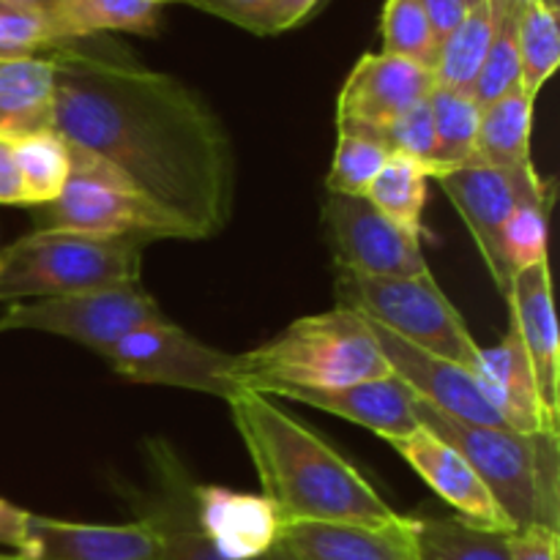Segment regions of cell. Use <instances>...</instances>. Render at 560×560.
<instances>
[{
    "mask_svg": "<svg viewBox=\"0 0 560 560\" xmlns=\"http://www.w3.org/2000/svg\"><path fill=\"white\" fill-rule=\"evenodd\" d=\"M230 416L249 452L262 495L282 523H388L397 517L381 492L326 438L295 419L277 399L241 388Z\"/></svg>",
    "mask_w": 560,
    "mask_h": 560,
    "instance_id": "7a4b0ae2",
    "label": "cell"
},
{
    "mask_svg": "<svg viewBox=\"0 0 560 560\" xmlns=\"http://www.w3.org/2000/svg\"><path fill=\"white\" fill-rule=\"evenodd\" d=\"M334 293L342 310L355 312L424 353L476 370L479 342L457 306L438 288L432 271L421 277H359L337 271Z\"/></svg>",
    "mask_w": 560,
    "mask_h": 560,
    "instance_id": "8992f818",
    "label": "cell"
},
{
    "mask_svg": "<svg viewBox=\"0 0 560 560\" xmlns=\"http://www.w3.org/2000/svg\"><path fill=\"white\" fill-rule=\"evenodd\" d=\"M381 142L388 148V153H402V156L416 159L430 173H435V124H432L430 98L413 104L408 113L392 120L381 131Z\"/></svg>",
    "mask_w": 560,
    "mask_h": 560,
    "instance_id": "e575fe53",
    "label": "cell"
},
{
    "mask_svg": "<svg viewBox=\"0 0 560 560\" xmlns=\"http://www.w3.org/2000/svg\"><path fill=\"white\" fill-rule=\"evenodd\" d=\"M0 560H25L22 556H0Z\"/></svg>",
    "mask_w": 560,
    "mask_h": 560,
    "instance_id": "bcb514c9",
    "label": "cell"
},
{
    "mask_svg": "<svg viewBox=\"0 0 560 560\" xmlns=\"http://www.w3.org/2000/svg\"><path fill=\"white\" fill-rule=\"evenodd\" d=\"M539 3L547 5V9H550V11H556V14L560 11V0H539Z\"/></svg>",
    "mask_w": 560,
    "mask_h": 560,
    "instance_id": "ee69618b",
    "label": "cell"
},
{
    "mask_svg": "<svg viewBox=\"0 0 560 560\" xmlns=\"http://www.w3.org/2000/svg\"><path fill=\"white\" fill-rule=\"evenodd\" d=\"M514 560H560V534L550 528H525L512 534Z\"/></svg>",
    "mask_w": 560,
    "mask_h": 560,
    "instance_id": "f35d334b",
    "label": "cell"
},
{
    "mask_svg": "<svg viewBox=\"0 0 560 560\" xmlns=\"http://www.w3.org/2000/svg\"><path fill=\"white\" fill-rule=\"evenodd\" d=\"M419 560H514L512 534L463 517H413Z\"/></svg>",
    "mask_w": 560,
    "mask_h": 560,
    "instance_id": "cb8c5ba5",
    "label": "cell"
},
{
    "mask_svg": "<svg viewBox=\"0 0 560 560\" xmlns=\"http://www.w3.org/2000/svg\"><path fill=\"white\" fill-rule=\"evenodd\" d=\"M530 129H534V98L517 85L481 107L470 164L528 167L534 164L530 162Z\"/></svg>",
    "mask_w": 560,
    "mask_h": 560,
    "instance_id": "603a6c76",
    "label": "cell"
},
{
    "mask_svg": "<svg viewBox=\"0 0 560 560\" xmlns=\"http://www.w3.org/2000/svg\"><path fill=\"white\" fill-rule=\"evenodd\" d=\"M11 3L44 16L63 42H80V38L96 36L91 16H88L85 0H11Z\"/></svg>",
    "mask_w": 560,
    "mask_h": 560,
    "instance_id": "8d00e7d4",
    "label": "cell"
},
{
    "mask_svg": "<svg viewBox=\"0 0 560 560\" xmlns=\"http://www.w3.org/2000/svg\"><path fill=\"white\" fill-rule=\"evenodd\" d=\"M430 178V170L416 159L402 156V153H388L386 164L375 175L364 197L383 217H388L410 233L421 235L424 233L421 217H424L427 197H430V189H427Z\"/></svg>",
    "mask_w": 560,
    "mask_h": 560,
    "instance_id": "484cf974",
    "label": "cell"
},
{
    "mask_svg": "<svg viewBox=\"0 0 560 560\" xmlns=\"http://www.w3.org/2000/svg\"><path fill=\"white\" fill-rule=\"evenodd\" d=\"M102 359L129 383L211 394L224 402L244 388L238 353L200 342L170 317L124 334Z\"/></svg>",
    "mask_w": 560,
    "mask_h": 560,
    "instance_id": "ba28073f",
    "label": "cell"
},
{
    "mask_svg": "<svg viewBox=\"0 0 560 560\" xmlns=\"http://www.w3.org/2000/svg\"><path fill=\"white\" fill-rule=\"evenodd\" d=\"M427 98H430L432 124H435V173H432L435 178L443 170L474 162L481 104L470 93L443 85H432Z\"/></svg>",
    "mask_w": 560,
    "mask_h": 560,
    "instance_id": "4316f807",
    "label": "cell"
},
{
    "mask_svg": "<svg viewBox=\"0 0 560 560\" xmlns=\"http://www.w3.org/2000/svg\"><path fill=\"white\" fill-rule=\"evenodd\" d=\"M33 233H85L102 238L189 241L170 213L137 195L107 164L71 148V173L63 191L36 208Z\"/></svg>",
    "mask_w": 560,
    "mask_h": 560,
    "instance_id": "52a82bcc",
    "label": "cell"
},
{
    "mask_svg": "<svg viewBox=\"0 0 560 560\" xmlns=\"http://www.w3.org/2000/svg\"><path fill=\"white\" fill-rule=\"evenodd\" d=\"M459 3H463L465 11H468V9H476L479 3H485V0H459Z\"/></svg>",
    "mask_w": 560,
    "mask_h": 560,
    "instance_id": "f6af8a7d",
    "label": "cell"
},
{
    "mask_svg": "<svg viewBox=\"0 0 560 560\" xmlns=\"http://www.w3.org/2000/svg\"><path fill=\"white\" fill-rule=\"evenodd\" d=\"M238 366L244 388H342L392 375L370 323L342 306L299 317L260 348L238 353Z\"/></svg>",
    "mask_w": 560,
    "mask_h": 560,
    "instance_id": "277c9868",
    "label": "cell"
},
{
    "mask_svg": "<svg viewBox=\"0 0 560 560\" xmlns=\"http://www.w3.org/2000/svg\"><path fill=\"white\" fill-rule=\"evenodd\" d=\"M419 3L427 11V16H430V25L435 31L438 44L446 42L465 16V5L459 0H419Z\"/></svg>",
    "mask_w": 560,
    "mask_h": 560,
    "instance_id": "b9f144b4",
    "label": "cell"
},
{
    "mask_svg": "<svg viewBox=\"0 0 560 560\" xmlns=\"http://www.w3.org/2000/svg\"><path fill=\"white\" fill-rule=\"evenodd\" d=\"M47 55L55 66L52 129L69 148L107 164L189 241L228 230L238 184L235 148L195 88L98 36Z\"/></svg>",
    "mask_w": 560,
    "mask_h": 560,
    "instance_id": "6da1fadb",
    "label": "cell"
},
{
    "mask_svg": "<svg viewBox=\"0 0 560 560\" xmlns=\"http://www.w3.org/2000/svg\"><path fill=\"white\" fill-rule=\"evenodd\" d=\"M55 66L49 55L0 60V135L25 137L52 129Z\"/></svg>",
    "mask_w": 560,
    "mask_h": 560,
    "instance_id": "7402d4cb",
    "label": "cell"
},
{
    "mask_svg": "<svg viewBox=\"0 0 560 560\" xmlns=\"http://www.w3.org/2000/svg\"><path fill=\"white\" fill-rule=\"evenodd\" d=\"M16 552L25 560H159V539L140 520L91 525L27 512Z\"/></svg>",
    "mask_w": 560,
    "mask_h": 560,
    "instance_id": "e0dca14e",
    "label": "cell"
},
{
    "mask_svg": "<svg viewBox=\"0 0 560 560\" xmlns=\"http://www.w3.org/2000/svg\"><path fill=\"white\" fill-rule=\"evenodd\" d=\"M159 3H162V5H167V0H159Z\"/></svg>",
    "mask_w": 560,
    "mask_h": 560,
    "instance_id": "7dc6e473",
    "label": "cell"
},
{
    "mask_svg": "<svg viewBox=\"0 0 560 560\" xmlns=\"http://www.w3.org/2000/svg\"><path fill=\"white\" fill-rule=\"evenodd\" d=\"M323 235L337 271L359 277H421L430 266L421 235L383 217L366 197L331 195L323 202Z\"/></svg>",
    "mask_w": 560,
    "mask_h": 560,
    "instance_id": "7c38bea8",
    "label": "cell"
},
{
    "mask_svg": "<svg viewBox=\"0 0 560 560\" xmlns=\"http://www.w3.org/2000/svg\"><path fill=\"white\" fill-rule=\"evenodd\" d=\"M277 552L284 560H419L416 520L388 523H282Z\"/></svg>",
    "mask_w": 560,
    "mask_h": 560,
    "instance_id": "9a60e30c",
    "label": "cell"
},
{
    "mask_svg": "<svg viewBox=\"0 0 560 560\" xmlns=\"http://www.w3.org/2000/svg\"><path fill=\"white\" fill-rule=\"evenodd\" d=\"M509 317L517 326L523 339L525 355L534 370L539 399L547 416L558 424L560 419V345H558V317L552 304L550 262H539L525 268L512 279V290L506 295Z\"/></svg>",
    "mask_w": 560,
    "mask_h": 560,
    "instance_id": "ffe728a7",
    "label": "cell"
},
{
    "mask_svg": "<svg viewBox=\"0 0 560 560\" xmlns=\"http://www.w3.org/2000/svg\"><path fill=\"white\" fill-rule=\"evenodd\" d=\"M167 3H184L197 11L219 16L224 22L244 27L255 36H268V9L271 0H167Z\"/></svg>",
    "mask_w": 560,
    "mask_h": 560,
    "instance_id": "74e56055",
    "label": "cell"
},
{
    "mask_svg": "<svg viewBox=\"0 0 560 560\" xmlns=\"http://www.w3.org/2000/svg\"><path fill=\"white\" fill-rule=\"evenodd\" d=\"M320 3L323 0H271V9H268V36L288 33L293 27L304 25L320 9Z\"/></svg>",
    "mask_w": 560,
    "mask_h": 560,
    "instance_id": "ab89813d",
    "label": "cell"
},
{
    "mask_svg": "<svg viewBox=\"0 0 560 560\" xmlns=\"http://www.w3.org/2000/svg\"><path fill=\"white\" fill-rule=\"evenodd\" d=\"M195 517L208 545L228 560H260L277 550L282 517L266 495L195 485Z\"/></svg>",
    "mask_w": 560,
    "mask_h": 560,
    "instance_id": "d6986e66",
    "label": "cell"
},
{
    "mask_svg": "<svg viewBox=\"0 0 560 560\" xmlns=\"http://www.w3.org/2000/svg\"><path fill=\"white\" fill-rule=\"evenodd\" d=\"M145 485L120 481L118 490L135 520L145 523L159 539V560H228L202 536L195 517V485L189 465L164 438L142 443ZM260 560H284L277 550Z\"/></svg>",
    "mask_w": 560,
    "mask_h": 560,
    "instance_id": "30bf717a",
    "label": "cell"
},
{
    "mask_svg": "<svg viewBox=\"0 0 560 560\" xmlns=\"http://www.w3.org/2000/svg\"><path fill=\"white\" fill-rule=\"evenodd\" d=\"M148 238L85 233H27L0 252V301L55 299L85 290L140 284Z\"/></svg>",
    "mask_w": 560,
    "mask_h": 560,
    "instance_id": "5b68a950",
    "label": "cell"
},
{
    "mask_svg": "<svg viewBox=\"0 0 560 560\" xmlns=\"http://www.w3.org/2000/svg\"><path fill=\"white\" fill-rule=\"evenodd\" d=\"M528 0H492L495 9V33H492L490 52L476 80L474 98L485 104L495 102L503 93L520 85V14Z\"/></svg>",
    "mask_w": 560,
    "mask_h": 560,
    "instance_id": "f1b7e54d",
    "label": "cell"
},
{
    "mask_svg": "<svg viewBox=\"0 0 560 560\" xmlns=\"http://www.w3.org/2000/svg\"><path fill=\"white\" fill-rule=\"evenodd\" d=\"M552 200H556V191L550 186L541 195L520 202L509 217L503 228V257L512 277H517L525 268L547 262V228H550Z\"/></svg>",
    "mask_w": 560,
    "mask_h": 560,
    "instance_id": "1f68e13d",
    "label": "cell"
},
{
    "mask_svg": "<svg viewBox=\"0 0 560 560\" xmlns=\"http://www.w3.org/2000/svg\"><path fill=\"white\" fill-rule=\"evenodd\" d=\"M443 195L448 197L465 228L474 235L492 282L501 290L503 299L512 290V271L503 257V228L514 208L528 197L541 195L552 186L528 167H487V164H463V167L443 170L435 175Z\"/></svg>",
    "mask_w": 560,
    "mask_h": 560,
    "instance_id": "8fae6325",
    "label": "cell"
},
{
    "mask_svg": "<svg viewBox=\"0 0 560 560\" xmlns=\"http://www.w3.org/2000/svg\"><path fill=\"white\" fill-rule=\"evenodd\" d=\"M388 159V148L381 140L359 131H337L331 170L326 175V189L331 195L364 197L375 175Z\"/></svg>",
    "mask_w": 560,
    "mask_h": 560,
    "instance_id": "d6a6232c",
    "label": "cell"
},
{
    "mask_svg": "<svg viewBox=\"0 0 560 560\" xmlns=\"http://www.w3.org/2000/svg\"><path fill=\"white\" fill-rule=\"evenodd\" d=\"M474 375L479 377L487 399L509 430L523 432V435L558 432V424L547 416L545 405H541L534 370H530L523 339H520L512 317H509V331L503 334L501 342L479 350Z\"/></svg>",
    "mask_w": 560,
    "mask_h": 560,
    "instance_id": "44dd1931",
    "label": "cell"
},
{
    "mask_svg": "<svg viewBox=\"0 0 560 560\" xmlns=\"http://www.w3.org/2000/svg\"><path fill=\"white\" fill-rule=\"evenodd\" d=\"M25 520L27 512L11 506L9 501L0 498V545H9L14 550H20L22 534H25Z\"/></svg>",
    "mask_w": 560,
    "mask_h": 560,
    "instance_id": "7bdbcfd3",
    "label": "cell"
},
{
    "mask_svg": "<svg viewBox=\"0 0 560 560\" xmlns=\"http://www.w3.org/2000/svg\"><path fill=\"white\" fill-rule=\"evenodd\" d=\"M430 69L388 52H366L353 66L337 98V131H359L381 140L392 120L430 96Z\"/></svg>",
    "mask_w": 560,
    "mask_h": 560,
    "instance_id": "4fadbf2b",
    "label": "cell"
},
{
    "mask_svg": "<svg viewBox=\"0 0 560 560\" xmlns=\"http://www.w3.org/2000/svg\"><path fill=\"white\" fill-rule=\"evenodd\" d=\"M492 33H495V9L492 0H485L476 9L465 11L463 22L454 27L452 36L441 44L438 63L432 69L435 85L452 88L474 96L476 80L490 52Z\"/></svg>",
    "mask_w": 560,
    "mask_h": 560,
    "instance_id": "d4e9b609",
    "label": "cell"
},
{
    "mask_svg": "<svg viewBox=\"0 0 560 560\" xmlns=\"http://www.w3.org/2000/svg\"><path fill=\"white\" fill-rule=\"evenodd\" d=\"M381 38L383 52L408 58L430 71L435 69L441 44L419 0H386L381 16Z\"/></svg>",
    "mask_w": 560,
    "mask_h": 560,
    "instance_id": "4dcf8cb0",
    "label": "cell"
},
{
    "mask_svg": "<svg viewBox=\"0 0 560 560\" xmlns=\"http://www.w3.org/2000/svg\"><path fill=\"white\" fill-rule=\"evenodd\" d=\"M0 206H25L14 140L5 135H0Z\"/></svg>",
    "mask_w": 560,
    "mask_h": 560,
    "instance_id": "60d3db41",
    "label": "cell"
},
{
    "mask_svg": "<svg viewBox=\"0 0 560 560\" xmlns=\"http://www.w3.org/2000/svg\"><path fill=\"white\" fill-rule=\"evenodd\" d=\"M388 443L421 476V481L457 512V517L468 520L474 525L512 534L492 492L487 490L479 474L470 468L468 459L452 443H446L435 432L424 430V427H419L413 435L397 438V441Z\"/></svg>",
    "mask_w": 560,
    "mask_h": 560,
    "instance_id": "ac0fdd59",
    "label": "cell"
},
{
    "mask_svg": "<svg viewBox=\"0 0 560 560\" xmlns=\"http://www.w3.org/2000/svg\"><path fill=\"white\" fill-rule=\"evenodd\" d=\"M63 44L69 42H63L36 11L22 9L11 0H0V60L47 55Z\"/></svg>",
    "mask_w": 560,
    "mask_h": 560,
    "instance_id": "836d02e7",
    "label": "cell"
},
{
    "mask_svg": "<svg viewBox=\"0 0 560 560\" xmlns=\"http://www.w3.org/2000/svg\"><path fill=\"white\" fill-rule=\"evenodd\" d=\"M370 326L377 339V348L386 355L392 375H397L416 397L424 399L427 405H432L441 413L452 416V419L465 421V424L506 427L498 410L492 408L490 399H487L474 370L424 353V350L413 348V345L394 337V334L375 326V323H370Z\"/></svg>",
    "mask_w": 560,
    "mask_h": 560,
    "instance_id": "5bb4252c",
    "label": "cell"
},
{
    "mask_svg": "<svg viewBox=\"0 0 560 560\" xmlns=\"http://www.w3.org/2000/svg\"><path fill=\"white\" fill-rule=\"evenodd\" d=\"M16 167L22 178L25 206H47L63 191L71 173V148L55 129L14 140Z\"/></svg>",
    "mask_w": 560,
    "mask_h": 560,
    "instance_id": "83f0119b",
    "label": "cell"
},
{
    "mask_svg": "<svg viewBox=\"0 0 560 560\" xmlns=\"http://www.w3.org/2000/svg\"><path fill=\"white\" fill-rule=\"evenodd\" d=\"M255 392L339 416V419L353 421V424L375 432L383 441H397V438L413 435L421 427L419 416H416V394L397 375L361 381L342 388L266 386L255 388Z\"/></svg>",
    "mask_w": 560,
    "mask_h": 560,
    "instance_id": "2e32d148",
    "label": "cell"
},
{
    "mask_svg": "<svg viewBox=\"0 0 560 560\" xmlns=\"http://www.w3.org/2000/svg\"><path fill=\"white\" fill-rule=\"evenodd\" d=\"M159 320H167V315L142 284H120V288L85 290V293L55 295V299L16 301L0 315V334H55L104 355L124 334Z\"/></svg>",
    "mask_w": 560,
    "mask_h": 560,
    "instance_id": "9c48e42d",
    "label": "cell"
},
{
    "mask_svg": "<svg viewBox=\"0 0 560 560\" xmlns=\"http://www.w3.org/2000/svg\"><path fill=\"white\" fill-rule=\"evenodd\" d=\"M85 9L96 36L107 31L153 36L162 16L159 0H85Z\"/></svg>",
    "mask_w": 560,
    "mask_h": 560,
    "instance_id": "d590c367",
    "label": "cell"
},
{
    "mask_svg": "<svg viewBox=\"0 0 560 560\" xmlns=\"http://www.w3.org/2000/svg\"><path fill=\"white\" fill-rule=\"evenodd\" d=\"M421 427L452 443L495 498L512 534L525 528L558 530V432H514L509 427L465 424L416 397ZM560 534V530H558Z\"/></svg>",
    "mask_w": 560,
    "mask_h": 560,
    "instance_id": "3957f363",
    "label": "cell"
},
{
    "mask_svg": "<svg viewBox=\"0 0 560 560\" xmlns=\"http://www.w3.org/2000/svg\"><path fill=\"white\" fill-rule=\"evenodd\" d=\"M520 88L530 98L539 96L541 88L556 74L560 63V27L558 14L528 0L520 14Z\"/></svg>",
    "mask_w": 560,
    "mask_h": 560,
    "instance_id": "f546056e",
    "label": "cell"
}]
</instances>
